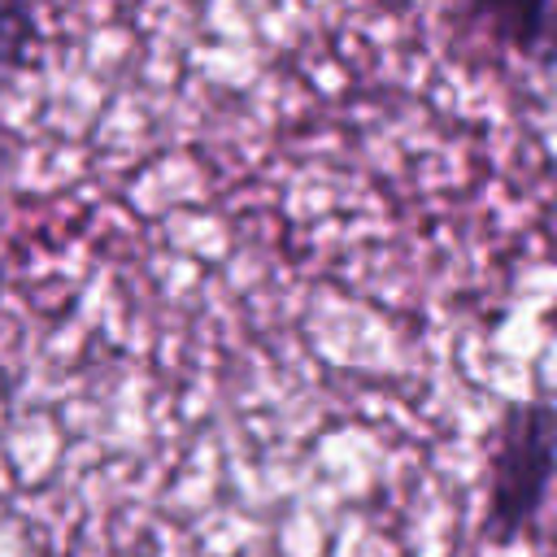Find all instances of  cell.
<instances>
[{
	"label": "cell",
	"mask_w": 557,
	"mask_h": 557,
	"mask_svg": "<svg viewBox=\"0 0 557 557\" xmlns=\"http://www.w3.org/2000/svg\"><path fill=\"white\" fill-rule=\"evenodd\" d=\"M557 479V400L535 392L505 400L487 440V496L479 535L492 548L527 540Z\"/></svg>",
	"instance_id": "cell-1"
},
{
	"label": "cell",
	"mask_w": 557,
	"mask_h": 557,
	"mask_svg": "<svg viewBox=\"0 0 557 557\" xmlns=\"http://www.w3.org/2000/svg\"><path fill=\"white\" fill-rule=\"evenodd\" d=\"M457 44L557 74V0H444Z\"/></svg>",
	"instance_id": "cell-2"
},
{
	"label": "cell",
	"mask_w": 557,
	"mask_h": 557,
	"mask_svg": "<svg viewBox=\"0 0 557 557\" xmlns=\"http://www.w3.org/2000/svg\"><path fill=\"white\" fill-rule=\"evenodd\" d=\"M44 57L39 0H0V96H9Z\"/></svg>",
	"instance_id": "cell-3"
}]
</instances>
